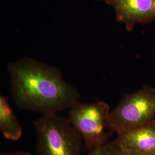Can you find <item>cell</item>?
<instances>
[{
    "mask_svg": "<svg viewBox=\"0 0 155 155\" xmlns=\"http://www.w3.org/2000/svg\"><path fill=\"white\" fill-rule=\"evenodd\" d=\"M11 95L22 110L43 114L70 109L81 98L75 87L65 81L60 69L29 58L8 66Z\"/></svg>",
    "mask_w": 155,
    "mask_h": 155,
    "instance_id": "cell-1",
    "label": "cell"
},
{
    "mask_svg": "<svg viewBox=\"0 0 155 155\" xmlns=\"http://www.w3.org/2000/svg\"><path fill=\"white\" fill-rule=\"evenodd\" d=\"M38 155H82L83 139L68 118L43 114L34 121Z\"/></svg>",
    "mask_w": 155,
    "mask_h": 155,
    "instance_id": "cell-2",
    "label": "cell"
},
{
    "mask_svg": "<svg viewBox=\"0 0 155 155\" xmlns=\"http://www.w3.org/2000/svg\"><path fill=\"white\" fill-rule=\"evenodd\" d=\"M155 125V89L144 85L138 91L125 95L111 110L107 129L117 134Z\"/></svg>",
    "mask_w": 155,
    "mask_h": 155,
    "instance_id": "cell-3",
    "label": "cell"
},
{
    "mask_svg": "<svg viewBox=\"0 0 155 155\" xmlns=\"http://www.w3.org/2000/svg\"><path fill=\"white\" fill-rule=\"evenodd\" d=\"M110 111V106L104 101L88 104L78 101L69 109L68 118L81 134L87 150L108 142Z\"/></svg>",
    "mask_w": 155,
    "mask_h": 155,
    "instance_id": "cell-4",
    "label": "cell"
},
{
    "mask_svg": "<svg viewBox=\"0 0 155 155\" xmlns=\"http://www.w3.org/2000/svg\"><path fill=\"white\" fill-rule=\"evenodd\" d=\"M114 8L117 20L132 31L137 24L155 20V0H106Z\"/></svg>",
    "mask_w": 155,
    "mask_h": 155,
    "instance_id": "cell-5",
    "label": "cell"
},
{
    "mask_svg": "<svg viewBox=\"0 0 155 155\" xmlns=\"http://www.w3.org/2000/svg\"><path fill=\"white\" fill-rule=\"evenodd\" d=\"M117 145L127 151L144 155H155V125L117 134Z\"/></svg>",
    "mask_w": 155,
    "mask_h": 155,
    "instance_id": "cell-6",
    "label": "cell"
},
{
    "mask_svg": "<svg viewBox=\"0 0 155 155\" xmlns=\"http://www.w3.org/2000/svg\"><path fill=\"white\" fill-rule=\"evenodd\" d=\"M0 130L5 139L11 141H17L22 136V127L3 95L0 96Z\"/></svg>",
    "mask_w": 155,
    "mask_h": 155,
    "instance_id": "cell-7",
    "label": "cell"
},
{
    "mask_svg": "<svg viewBox=\"0 0 155 155\" xmlns=\"http://www.w3.org/2000/svg\"><path fill=\"white\" fill-rule=\"evenodd\" d=\"M106 147L109 155H144L122 149L117 145L114 140L111 142H107Z\"/></svg>",
    "mask_w": 155,
    "mask_h": 155,
    "instance_id": "cell-8",
    "label": "cell"
},
{
    "mask_svg": "<svg viewBox=\"0 0 155 155\" xmlns=\"http://www.w3.org/2000/svg\"><path fill=\"white\" fill-rule=\"evenodd\" d=\"M87 155H109L106 147V143L97 146L91 150H89Z\"/></svg>",
    "mask_w": 155,
    "mask_h": 155,
    "instance_id": "cell-9",
    "label": "cell"
},
{
    "mask_svg": "<svg viewBox=\"0 0 155 155\" xmlns=\"http://www.w3.org/2000/svg\"><path fill=\"white\" fill-rule=\"evenodd\" d=\"M0 155H32L28 152H3Z\"/></svg>",
    "mask_w": 155,
    "mask_h": 155,
    "instance_id": "cell-10",
    "label": "cell"
},
{
    "mask_svg": "<svg viewBox=\"0 0 155 155\" xmlns=\"http://www.w3.org/2000/svg\"><path fill=\"white\" fill-rule=\"evenodd\" d=\"M104 1H105L106 0H104Z\"/></svg>",
    "mask_w": 155,
    "mask_h": 155,
    "instance_id": "cell-11",
    "label": "cell"
}]
</instances>
